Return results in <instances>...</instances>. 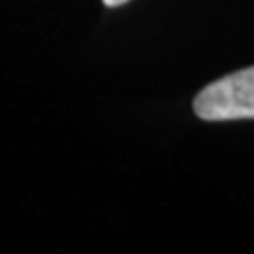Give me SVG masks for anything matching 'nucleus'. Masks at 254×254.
Instances as JSON below:
<instances>
[{
  "label": "nucleus",
  "mask_w": 254,
  "mask_h": 254,
  "mask_svg": "<svg viewBox=\"0 0 254 254\" xmlns=\"http://www.w3.org/2000/svg\"><path fill=\"white\" fill-rule=\"evenodd\" d=\"M108 9H115V6H121V4H125V2H129V0H102Z\"/></svg>",
  "instance_id": "nucleus-2"
},
{
  "label": "nucleus",
  "mask_w": 254,
  "mask_h": 254,
  "mask_svg": "<svg viewBox=\"0 0 254 254\" xmlns=\"http://www.w3.org/2000/svg\"><path fill=\"white\" fill-rule=\"evenodd\" d=\"M193 106L205 121L254 119V66L214 81L197 93Z\"/></svg>",
  "instance_id": "nucleus-1"
}]
</instances>
